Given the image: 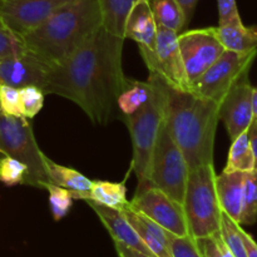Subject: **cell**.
Returning a JSON list of instances; mask_svg holds the SVG:
<instances>
[{"label": "cell", "instance_id": "35", "mask_svg": "<svg viewBox=\"0 0 257 257\" xmlns=\"http://www.w3.org/2000/svg\"><path fill=\"white\" fill-rule=\"evenodd\" d=\"M195 240L198 250L202 253V257H225L221 248L218 247L215 236L195 238Z\"/></svg>", "mask_w": 257, "mask_h": 257}, {"label": "cell", "instance_id": "10", "mask_svg": "<svg viewBox=\"0 0 257 257\" xmlns=\"http://www.w3.org/2000/svg\"><path fill=\"white\" fill-rule=\"evenodd\" d=\"M130 206L172 235H190L182 203L172 200L153 186H138Z\"/></svg>", "mask_w": 257, "mask_h": 257}, {"label": "cell", "instance_id": "18", "mask_svg": "<svg viewBox=\"0 0 257 257\" xmlns=\"http://www.w3.org/2000/svg\"><path fill=\"white\" fill-rule=\"evenodd\" d=\"M246 172H222L216 176L215 185L222 212L240 225Z\"/></svg>", "mask_w": 257, "mask_h": 257}, {"label": "cell", "instance_id": "12", "mask_svg": "<svg viewBox=\"0 0 257 257\" xmlns=\"http://www.w3.org/2000/svg\"><path fill=\"white\" fill-rule=\"evenodd\" d=\"M70 2L73 0H0V22L23 38Z\"/></svg>", "mask_w": 257, "mask_h": 257}, {"label": "cell", "instance_id": "9", "mask_svg": "<svg viewBox=\"0 0 257 257\" xmlns=\"http://www.w3.org/2000/svg\"><path fill=\"white\" fill-rule=\"evenodd\" d=\"M138 48L150 74L157 75L166 84L175 89L191 90L178 47L177 33L158 27L155 47L152 49Z\"/></svg>", "mask_w": 257, "mask_h": 257}, {"label": "cell", "instance_id": "1", "mask_svg": "<svg viewBox=\"0 0 257 257\" xmlns=\"http://www.w3.org/2000/svg\"><path fill=\"white\" fill-rule=\"evenodd\" d=\"M124 38L100 28L64 62L48 69L42 90L79 105L95 123H107L127 85L122 67Z\"/></svg>", "mask_w": 257, "mask_h": 257}, {"label": "cell", "instance_id": "36", "mask_svg": "<svg viewBox=\"0 0 257 257\" xmlns=\"http://www.w3.org/2000/svg\"><path fill=\"white\" fill-rule=\"evenodd\" d=\"M240 233H241V237H242L243 245H245L247 257H257V243L256 241L253 240L252 236H251L250 233L246 232L241 226H240Z\"/></svg>", "mask_w": 257, "mask_h": 257}, {"label": "cell", "instance_id": "27", "mask_svg": "<svg viewBox=\"0 0 257 257\" xmlns=\"http://www.w3.org/2000/svg\"><path fill=\"white\" fill-rule=\"evenodd\" d=\"M240 226L237 222L228 217L225 212L221 215L220 236L226 247L230 250L233 257H247L245 245L240 233Z\"/></svg>", "mask_w": 257, "mask_h": 257}, {"label": "cell", "instance_id": "29", "mask_svg": "<svg viewBox=\"0 0 257 257\" xmlns=\"http://www.w3.org/2000/svg\"><path fill=\"white\" fill-rule=\"evenodd\" d=\"M44 190H47L49 193V205L53 217L55 221H60L69 213L73 206L74 197H73L72 191L53 185V183H48Z\"/></svg>", "mask_w": 257, "mask_h": 257}, {"label": "cell", "instance_id": "11", "mask_svg": "<svg viewBox=\"0 0 257 257\" xmlns=\"http://www.w3.org/2000/svg\"><path fill=\"white\" fill-rule=\"evenodd\" d=\"M178 47L190 85L197 82L198 78L225 52L212 27L180 33Z\"/></svg>", "mask_w": 257, "mask_h": 257}, {"label": "cell", "instance_id": "17", "mask_svg": "<svg viewBox=\"0 0 257 257\" xmlns=\"http://www.w3.org/2000/svg\"><path fill=\"white\" fill-rule=\"evenodd\" d=\"M157 23L150 0H136L124 22V39H132L138 47L152 49L157 37Z\"/></svg>", "mask_w": 257, "mask_h": 257}, {"label": "cell", "instance_id": "34", "mask_svg": "<svg viewBox=\"0 0 257 257\" xmlns=\"http://www.w3.org/2000/svg\"><path fill=\"white\" fill-rule=\"evenodd\" d=\"M218 25L241 20L236 0H217Z\"/></svg>", "mask_w": 257, "mask_h": 257}, {"label": "cell", "instance_id": "25", "mask_svg": "<svg viewBox=\"0 0 257 257\" xmlns=\"http://www.w3.org/2000/svg\"><path fill=\"white\" fill-rule=\"evenodd\" d=\"M152 93V84L150 80L138 82L128 79L127 85L117 98V107L123 115H130L140 109L148 100Z\"/></svg>", "mask_w": 257, "mask_h": 257}, {"label": "cell", "instance_id": "7", "mask_svg": "<svg viewBox=\"0 0 257 257\" xmlns=\"http://www.w3.org/2000/svg\"><path fill=\"white\" fill-rule=\"evenodd\" d=\"M188 175L187 161L173 141L165 118L153 147L148 186L158 188L172 200L182 203Z\"/></svg>", "mask_w": 257, "mask_h": 257}, {"label": "cell", "instance_id": "19", "mask_svg": "<svg viewBox=\"0 0 257 257\" xmlns=\"http://www.w3.org/2000/svg\"><path fill=\"white\" fill-rule=\"evenodd\" d=\"M213 33L225 50L246 53L257 50V25L245 27L242 20L212 27Z\"/></svg>", "mask_w": 257, "mask_h": 257}, {"label": "cell", "instance_id": "20", "mask_svg": "<svg viewBox=\"0 0 257 257\" xmlns=\"http://www.w3.org/2000/svg\"><path fill=\"white\" fill-rule=\"evenodd\" d=\"M45 167L50 183L72 191L74 200H80L92 187V180L77 170L55 163L45 156Z\"/></svg>", "mask_w": 257, "mask_h": 257}, {"label": "cell", "instance_id": "8", "mask_svg": "<svg viewBox=\"0 0 257 257\" xmlns=\"http://www.w3.org/2000/svg\"><path fill=\"white\" fill-rule=\"evenodd\" d=\"M256 55L257 50L246 53L225 50L197 82L191 85V90L200 97L220 103L230 88L250 73Z\"/></svg>", "mask_w": 257, "mask_h": 257}, {"label": "cell", "instance_id": "5", "mask_svg": "<svg viewBox=\"0 0 257 257\" xmlns=\"http://www.w3.org/2000/svg\"><path fill=\"white\" fill-rule=\"evenodd\" d=\"M216 176L213 165L190 170L182 206L188 233L193 238L208 237L220 232L222 211L216 192Z\"/></svg>", "mask_w": 257, "mask_h": 257}, {"label": "cell", "instance_id": "30", "mask_svg": "<svg viewBox=\"0 0 257 257\" xmlns=\"http://www.w3.org/2000/svg\"><path fill=\"white\" fill-rule=\"evenodd\" d=\"M20 103H22L23 117L32 119L42 110L44 105L45 93L37 85H28L20 88Z\"/></svg>", "mask_w": 257, "mask_h": 257}, {"label": "cell", "instance_id": "15", "mask_svg": "<svg viewBox=\"0 0 257 257\" xmlns=\"http://www.w3.org/2000/svg\"><path fill=\"white\" fill-rule=\"evenodd\" d=\"M85 202L97 213V216L102 221L108 232L110 233L114 242L122 243V245L127 246V247L143 253L146 256L156 257L151 252L150 248L143 243V241L141 240V237L136 232L135 228L132 227V225L128 222L125 216L123 215L122 210L103 206L100 203L94 202V201H85Z\"/></svg>", "mask_w": 257, "mask_h": 257}, {"label": "cell", "instance_id": "6", "mask_svg": "<svg viewBox=\"0 0 257 257\" xmlns=\"http://www.w3.org/2000/svg\"><path fill=\"white\" fill-rule=\"evenodd\" d=\"M0 151L24 163L29 170L28 186L44 190L50 183L45 167V155L40 151L32 124L25 117H13L0 110Z\"/></svg>", "mask_w": 257, "mask_h": 257}, {"label": "cell", "instance_id": "39", "mask_svg": "<svg viewBox=\"0 0 257 257\" xmlns=\"http://www.w3.org/2000/svg\"><path fill=\"white\" fill-rule=\"evenodd\" d=\"M115 243V250H117L118 257H150V256H146L143 253L137 252V251L132 250V248L127 247V246L122 245V243Z\"/></svg>", "mask_w": 257, "mask_h": 257}, {"label": "cell", "instance_id": "33", "mask_svg": "<svg viewBox=\"0 0 257 257\" xmlns=\"http://www.w3.org/2000/svg\"><path fill=\"white\" fill-rule=\"evenodd\" d=\"M170 246L173 257H202L196 240L190 235L176 236L170 233Z\"/></svg>", "mask_w": 257, "mask_h": 257}, {"label": "cell", "instance_id": "2", "mask_svg": "<svg viewBox=\"0 0 257 257\" xmlns=\"http://www.w3.org/2000/svg\"><path fill=\"white\" fill-rule=\"evenodd\" d=\"M102 27L98 0H73L22 39L27 52L50 68L64 62Z\"/></svg>", "mask_w": 257, "mask_h": 257}, {"label": "cell", "instance_id": "24", "mask_svg": "<svg viewBox=\"0 0 257 257\" xmlns=\"http://www.w3.org/2000/svg\"><path fill=\"white\" fill-rule=\"evenodd\" d=\"M252 170H255V156L245 131L232 141L223 172H250Z\"/></svg>", "mask_w": 257, "mask_h": 257}, {"label": "cell", "instance_id": "40", "mask_svg": "<svg viewBox=\"0 0 257 257\" xmlns=\"http://www.w3.org/2000/svg\"><path fill=\"white\" fill-rule=\"evenodd\" d=\"M252 113L253 118H257V87L252 89Z\"/></svg>", "mask_w": 257, "mask_h": 257}, {"label": "cell", "instance_id": "13", "mask_svg": "<svg viewBox=\"0 0 257 257\" xmlns=\"http://www.w3.org/2000/svg\"><path fill=\"white\" fill-rule=\"evenodd\" d=\"M252 89L248 74H246L230 88L218 103V118L225 123L231 141L247 131L253 119Z\"/></svg>", "mask_w": 257, "mask_h": 257}, {"label": "cell", "instance_id": "32", "mask_svg": "<svg viewBox=\"0 0 257 257\" xmlns=\"http://www.w3.org/2000/svg\"><path fill=\"white\" fill-rule=\"evenodd\" d=\"M0 110L13 117H23L20 92L18 88L0 85Z\"/></svg>", "mask_w": 257, "mask_h": 257}, {"label": "cell", "instance_id": "16", "mask_svg": "<svg viewBox=\"0 0 257 257\" xmlns=\"http://www.w3.org/2000/svg\"><path fill=\"white\" fill-rule=\"evenodd\" d=\"M122 212L153 255L156 257H173L170 246V232L167 230L131 207L130 202L122 208Z\"/></svg>", "mask_w": 257, "mask_h": 257}, {"label": "cell", "instance_id": "14", "mask_svg": "<svg viewBox=\"0 0 257 257\" xmlns=\"http://www.w3.org/2000/svg\"><path fill=\"white\" fill-rule=\"evenodd\" d=\"M48 69V65L28 52L0 59V85H9L18 89L37 85L42 89Z\"/></svg>", "mask_w": 257, "mask_h": 257}, {"label": "cell", "instance_id": "41", "mask_svg": "<svg viewBox=\"0 0 257 257\" xmlns=\"http://www.w3.org/2000/svg\"><path fill=\"white\" fill-rule=\"evenodd\" d=\"M0 155H2V151H0ZM3 156V155H2Z\"/></svg>", "mask_w": 257, "mask_h": 257}, {"label": "cell", "instance_id": "31", "mask_svg": "<svg viewBox=\"0 0 257 257\" xmlns=\"http://www.w3.org/2000/svg\"><path fill=\"white\" fill-rule=\"evenodd\" d=\"M25 52H27V49H25L22 38L10 32L0 22V59L13 57V55L24 54Z\"/></svg>", "mask_w": 257, "mask_h": 257}, {"label": "cell", "instance_id": "23", "mask_svg": "<svg viewBox=\"0 0 257 257\" xmlns=\"http://www.w3.org/2000/svg\"><path fill=\"white\" fill-rule=\"evenodd\" d=\"M136 0H98L103 17V28L110 34L124 38V22Z\"/></svg>", "mask_w": 257, "mask_h": 257}, {"label": "cell", "instance_id": "4", "mask_svg": "<svg viewBox=\"0 0 257 257\" xmlns=\"http://www.w3.org/2000/svg\"><path fill=\"white\" fill-rule=\"evenodd\" d=\"M148 80L152 84L151 97L140 109L132 114L124 115L133 146L131 171H135L138 186H148L153 147L166 118L167 105V84L153 74H150Z\"/></svg>", "mask_w": 257, "mask_h": 257}, {"label": "cell", "instance_id": "37", "mask_svg": "<svg viewBox=\"0 0 257 257\" xmlns=\"http://www.w3.org/2000/svg\"><path fill=\"white\" fill-rule=\"evenodd\" d=\"M246 132H247L248 141H250L251 148H252L253 156H255V170H257V118H253L251 120Z\"/></svg>", "mask_w": 257, "mask_h": 257}, {"label": "cell", "instance_id": "26", "mask_svg": "<svg viewBox=\"0 0 257 257\" xmlns=\"http://www.w3.org/2000/svg\"><path fill=\"white\" fill-rule=\"evenodd\" d=\"M257 221V170L246 172L240 225H253Z\"/></svg>", "mask_w": 257, "mask_h": 257}, {"label": "cell", "instance_id": "3", "mask_svg": "<svg viewBox=\"0 0 257 257\" xmlns=\"http://www.w3.org/2000/svg\"><path fill=\"white\" fill-rule=\"evenodd\" d=\"M218 103L167 85L166 123L190 170L213 165Z\"/></svg>", "mask_w": 257, "mask_h": 257}, {"label": "cell", "instance_id": "28", "mask_svg": "<svg viewBox=\"0 0 257 257\" xmlns=\"http://www.w3.org/2000/svg\"><path fill=\"white\" fill-rule=\"evenodd\" d=\"M0 182L13 187L18 185H27L29 182V170L24 163L9 156L0 158Z\"/></svg>", "mask_w": 257, "mask_h": 257}, {"label": "cell", "instance_id": "38", "mask_svg": "<svg viewBox=\"0 0 257 257\" xmlns=\"http://www.w3.org/2000/svg\"><path fill=\"white\" fill-rule=\"evenodd\" d=\"M177 2L180 3V5L182 7L183 13H185V17H186V22H187V25H188L193 17L196 5H197V3L200 2V0H177Z\"/></svg>", "mask_w": 257, "mask_h": 257}, {"label": "cell", "instance_id": "22", "mask_svg": "<svg viewBox=\"0 0 257 257\" xmlns=\"http://www.w3.org/2000/svg\"><path fill=\"white\" fill-rule=\"evenodd\" d=\"M150 5L157 27L166 28L177 34L187 27L185 13L177 0H150Z\"/></svg>", "mask_w": 257, "mask_h": 257}, {"label": "cell", "instance_id": "21", "mask_svg": "<svg viewBox=\"0 0 257 257\" xmlns=\"http://www.w3.org/2000/svg\"><path fill=\"white\" fill-rule=\"evenodd\" d=\"M127 178L128 175L125 176L123 182L93 181L90 190L80 200L94 201V202L100 203L103 206L122 210L130 202L127 200V187H125Z\"/></svg>", "mask_w": 257, "mask_h": 257}]
</instances>
